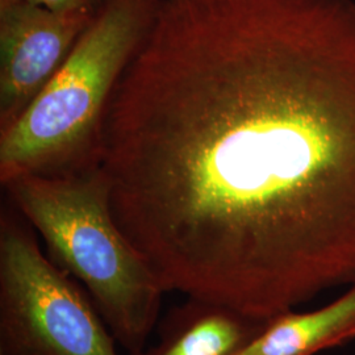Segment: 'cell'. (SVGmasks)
<instances>
[{
	"instance_id": "5b68a950",
	"label": "cell",
	"mask_w": 355,
	"mask_h": 355,
	"mask_svg": "<svg viewBox=\"0 0 355 355\" xmlns=\"http://www.w3.org/2000/svg\"><path fill=\"white\" fill-rule=\"evenodd\" d=\"M94 17L0 0V133L46 87Z\"/></svg>"
},
{
	"instance_id": "ba28073f",
	"label": "cell",
	"mask_w": 355,
	"mask_h": 355,
	"mask_svg": "<svg viewBox=\"0 0 355 355\" xmlns=\"http://www.w3.org/2000/svg\"><path fill=\"white\" fill-rule=\"evenodd\" d=\"M55 12H86L96 15L108 0H31Z\"/></svg>"
},
{
	"instance_id": "7a4b0ae2",
	"label": "cell",
	"mask_w": 355,
	"mask_h": 355,
	"mask_svg": "<svg viewBox=\"0 0 355 355\" xmlns=\"http://www.w3.org/2000/svg\"><path fill=\"white\" fill-rule=\"evenodd\" d=\"M3 186L51 261L87 291L114 340L130 355L142 352L166 290L116 224L99 166L23 174Z\"/></svg>"
},
{
	"instance_id": "277c9868",
	"label": "cell",
	"mask_w": 355,
	"mask_h": 355,
	"mask_svg": "<svg viewBox=\"0 0 355 355\" xmlns=\"http://www.w3.org/2000/svg\"><path fill=\"white\" fill-rule=\"evenodd\" d=\"M31 227L1 215L0 355H117L87 291L45 257Z\"/></svg>"
},
{
	"instance_id": "52a82bcc",
	"label": "cell",
	"mask_w": 355,
	"mask_h": 355,
	"mask_svg": "<svg viewBox=\"0 0 355 355\" xmlns=\"http://www.w3.org/2000/svg\"><path fill=\"white\" fill-rule=\"evenodd\" d=\"M355 338V283L311 312L288 311L266 325L232 355H316Z\"/></svg>"
},
{
	"instance_id": "6da1fadb",
	"label": "cell",
	"mask_w": 355,
	"mask_h": 355,
	"mask_svg": "<svg viewBox=\"0 0 355 355\" xmlns=\"http://www.w3.org/2000/svg\"><path fill=\"white\" fill-rule=\"evenodd\" d=\"M166 292L268 321L355 283V0H159L103 112Z\"/></svg>"
},
{
	"instance_id": "8992f818",
	"label": "cell",
	"mask_w": 355,
	"mask_h": 355,
	"mask_svg": "<svg viewBox=\"0 0 355 355\" xmlns=\"http://www.w3.org/2000/svg\"><path fill=\"white\" fill-rule=\"evenodd\" d=\"M266 322L224 305L189 297L166 316L159 343L135 355H232Z\"/></svg>"
},
{
	"instance_id": "3957f363",
	"label": "cell",
	"mask_w": 355,
	"mask_h": 355,
	"mask_svg": "<svg viewBox=\"0 0 355 355\" xmlns=\"http://www.w3.org/2000/svg\"><path fill=\"white\" fill-rule=\"evenodd\" d=\"M159 0H108L60 70L12 127L0 133L1 183L95 165L103 112L152 28Z\"/></svg>"
}]
</instances>
